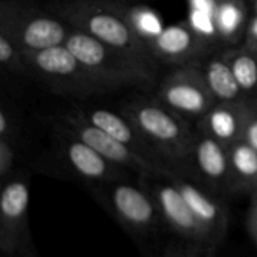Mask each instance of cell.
<instances>
[{"instance_id": "obj_14", "label": "cell", "mask_w": 257, "mask_h": 257, "mask_svg": "<svg viewBox=\"0 0 257 257\" xmlns=\"http://www.w3.org/2000/svg\"><path fill=\"white\" fill-rule=\"evenodd\" d=\"M149 45L157 60L184 66L196 63L205 54L208 41L193 24L179 23L163 27L149 39Z\"/></svg>"}, {"instance_id": "obj_4", "label": "cell", "mask_w": 257, "mask_h": 257, "mask_svg": "<svg viewBox=\"0 0 257 257\" xmlns=\"http://www.w3.org/2000/svg\"><path fill=\"white\" fill-rule=\"evenodd\" d=\"M36 167L47 176H56L59 179L77 182L86 190L122 178L136 176L125 169L107 161L84 142L60 126L56 134L53 148L38 161Z\"/></svg>"}, {"instance_id": "obj_26", "label": "cell", "mask_w": 257, "mask_h": 257, "mask_svg": "<svg viewBox=\"0 0 257 257\" xmlns=\"http://www.w3.org/2000/svg\"><path fill=\"white\" fill-rule=\"evenodd\" d=\"M247 229L251 236V239L256 242L257 245V202L251 200L248 214H247Z\"/></svg>"}, {"instance_id": "obj_13", "label": "cell", "mask_w": 257, "mask_h": 257, "mask_svg": "<svg viewBox=\"0 0 257 257\" xmlns=\"http://www.w3.org/2000/svg\"><path fill=\"white\" fill-rule=\"evenodd\" d=\"M169 175L185 197L197 220L206 227L218 245L226 238L230 224V212L224 200L226 197L203 187L178 170L170 169Z\"/></svg>"}, {"instance_id": "obj_3", "label": "cell", "mask_w": 257, "mask_h": 257, "mask_svg": "<svg viewBox=\"0 0 257 257\" xmlns=\"http://www.w3.org/2000/svg\"><path fill=\"white\" fill-rule=\"evenodd\" d=\"M92 199L134 239L148 241L166 227L140 176H128L87 190Z\"/></svg>"}, {"instance_id": "obj_16", "label": "cell", "mask_w": 257, "mask_h": 257, "mask_svg": "<svg viewBox=\"0 0 257 257\" xmlns=\"http://www.w3.org/2000/svg\"><path fill=\"white\" fill-rule=\"evenodd\" d=\"M81 111L93 125H96L98 128H101L102 131H105L107 134H110L111 137H114L116 140H119L125 146L131 148L133 151H136L142 157L149 158L155 163L164 164L154 154V151L146 143V140L142 137V134L134 126V123L122 111L116 113V111H111L108 108H93L90 111H84V110H81Z\"/></svg>"}, {"instance_id": "obj_28", "label": "cell", "mask_w": 257, "mask_h": 257, "mask_svg": "<svg viewBox=\"0 0 257 257\" xmlns=\"http://www.w3.org/2000/svg\"><path fill=\"white\" fill-rule=\"evenodd\" d=\"M107 2H114V3L126 5V3H137V2H143V0H107Z\"/></svg>"}, {"instance_id": "obj_6", "label": "cell", "mask_w": 257, "mask_h": 257, "mask_svg": "<svg viewBox=\"0 0 257 257\" xmlns=\"http://www.w3.org/2000/svg\"><path fill=\"white\" fill-rule=\"evenodd\" d=\"M69 24L18 0H3L0 5V32L6 33L24 54L65 45Z\"/></svg>"}, {"instance_id": "obj_25", "label": "cell", "mask_w": 257, "mask_h": 257, "mask_svg": "<svg viewBox=\"0 0 257 257\" xmlns=\"http://www.w3.org/2000/svg\"><path fill=\"white\" fill-rule=\"evenodd\" d=\"M242 45H245L247 48H250L251 51L257 53V14L254 12L253 17L248 20L247 23V29L244 33V42Z\"/></svg>"}, {"instance_id": "obj_21", "label": "cell", "mask_w": 257, "mask_h": 257, "mask_svg": "<svg viewBox=\"0 0 257 257\" xmlns=\"http://www.w3.org/2000/svg\"><path fill=\"white\" fill-rule=\"evenodd\" d=\"M0 63L11 72H24L29 69L24 51L3 32H0Z\"/></svg>"}, {"instance_id": "obj_23", "label": "cell", "mask_w": 257, "mask_h": 257, "mask_svg": "<svg viewBox=\"0 0 257 257\" xmlns=\"http://www.w3.org/2000/svg\"><path fill=\"white\" fill-rule=\"evenodd\" d=\"M17 143H12L9 140H2L0 139V179L2 182L8 179L15 170V163H17Z\"/></svg>"}, {"instance_id": "obj_29", "label": "cell", "mask_w": 257, "mask_h": 257, "mask_svg": "<svg viewBox=\"0 0 257 257\" xmlns=\"http://www.w3.org/2000/svg\"><path fill=\"white\" fill-rule=\"evenodd\" d=\"M253 11L257 14V0H253Z\"/></svg>"}, {"instance_id": "obj_31", "label": "cell", "mask_w": 257, "mask_h": 257, "mask_svg": "<svg viewBox=\"0 0 257 257\" xmlns=\"http://www.w3.org/2000/svg\"><path fill=\"white\" fill-rule=\"evenodd\" d=\"M35 257H36V256H35Z\"/></svg>"}, {"instance_id": "obj_10", "label": "cell", "mask_w": 257, "mask_h": 257, "mask_svg": "<svg viewBox=\"0 0 257 257\" xmlns=\"http://www.w3.org/2000/svg\"><path fill=\"white\" fill-rule=\"evenodd\" d=\"M69 134L75 136L81 142H84L87 146H90L93 151H96L101 157H104L107 161L113 163L114 166H119L125 169L126 172L136 175V176H148L152 173L164 172L170 167L155 163L149 158L142 157L131 148L125 146L96 125H93L80 108L69 110L59 125Z\"/></svg>"}, {"instance_id": "obj_5", "label": "cell", "mask_w": 257, "mask_h": 257, "mask_svg": "<svg viewBox=\"0 0 257 257\" xmlns=\"http://www.w3.org/2000/svg\"><path fill=\"white\" fill-rule=\"evenodd\" d=\"M65 45L107 92L120 87H146L154 81L155 68L96 41L84 32L71 27Z\"/></svg>"}, {"instance_id": "obj_27", "label": "cell", "mask_w": 257, "mask_h": 257, "mask_svg": "<svg viewBox=\"0 0 257 257\" xmlns=\"http://www.w3.org/2000/svg\"><path fill=\"white\" fill-rule=\"evenodd\" d=\"M208 250H205L203 253L202 251H197V250H172V251H167L163 257H209L206 256Z\"/></svg>"}, {"instance_id": "obj_24", "label": "cell", "mask_w": 257, "mask_h": 257, "mask_svg": "<svg viewBox=\"0 0 257 257\" xmlns=\"http://www.w3.org/2000/svg\"><path fill=\"white\" fill-rule=\"evenodd\" d=\"M242 140H245L257 151V98L248 96V114Z\"/></svg>"}, {"instance_id": "obj_20", "label": "cell", "mask_w": 257, "mask_h": 257, "mask_svg": "<svg viewBox=\"0 0 257 257\" xmlns=\"http://www.w3.org/2000/svg\"><path fill=\"white\" fill-rule=\"evenodd\" d=\"M235 77L247 96L257 98V53L245 45L233 47L223 51Z\"/></svg>"}, {"instance_id": "obj_1", "label": "cell", "mask_w": 257, "mask_h": 257, "mask_svg": "<svg viewBox=\"0 0 257 257\" xmlns=\"http://www.w3.org/2000/svg\"><path fill=\"white\" fill-rule=\"evenodd\" d=\"M59 15L72 29L119 50L152 68L155 56L146 38L139 33L120 3L107 0H71L59 8Z\"/></svg>"}, {"instance_id": "obj_19", "label": "cell", "mask_w": 257, "mask_h": 257, "mask_svg": "<svg viewBox=\"0 0 257 257\" xmlns=\"http://www.w3.org/2000/svg\"><path fill=\"white\" fill-rule=\"evenodd\" d=\"M245 12L242 0H215L212 11L215 35L227 44H236L247 29Z\"/></svg>"}, {"instance_id": "obj_17", "label": "cell", "mask_w": 257, "mask_h": 257, "mask_svg": "<svg viewBox=\"0 0 257 257\" xmlns=\"http://www.w3.org/2000/svg\"><path fill=\"white\" fill-rule=\"evenodd\" d=\"M200 68L203 71L208 87L217 102L241 101L248 98L239 86L235 72L223 53L211 56L203 65H200Z\"/></svg>"}, {"instance_id": "obj_7", "label": "cell", "mask_w": 257, "mask_h": 257, "mask_svg": "<svg viewBox=\"0 0 257 257\" xmlns=\"http://www.w3.org/2000/svg\"><path fill=\"white\" fill-rule=\"evenodd\" d=\"M30 175L14 172L2 182L0 250L8 257H35L29 227Z\"/></svg>"}, {"instance_id": "obj_15", "label": "cell", "mask_w": 257, "mask_h": 257, "mask_svg": "<svg viewBox=\"0 0 257 257\" xmlns=\"http://www.w3.org/2000/svg\"><path fill=\"white\" fill-rule=\"evenodd\" d=\"M248 114V98L241 101L215 102L196 122V130L230 148L244 137Z\"/></svg>"}, {"instance_id": "obj_18", "label": "cell", "mask_w": 257, "mask_h": 257, "mask_svg": "<svg viewBox=\"0 0 257 257\" xmlns=\"http://www.w3.org/2000/svg\"><path fill=\"white\" fill-rule=\"evenodd\" d=\"M233 194H250L257 190V151L245 140L229 148Z\"/></svg>"}, {"instance_id": "obj_30", "label": "cell", "mask_w": 257, "mask_h": 257, "mask_svg": "<svg viewBox=\"0 0 257 257\" xmlns=\"http://www.w3.org/2000/svg\"><path fill=\"white\" fill-rule=\"evenodd\" d=\"M251 200H254V202H257V190L253 193V196H251Z\"/></svg>"}, {"instance_id": "obj_22", "label": "cell", "mask_w": 257, "mask_h": 257, "mask_svg": "<svg viewBox=\"0 0 257 257\" xmlns=\"http://www.w3.org/2000/svg\"><path fill=\"white\" fill-rule=\"evenodd\" d=\"M18 137H20V122L15 113L12 111V108L3 104L0 108V139L18 145Z\"/></svg>"}, {"instance_id": "obj_2", "label": "cell", "mask_w": 257, "mask_h": 257, "mask_svg": "<svg viewBox=\"0 0 257 257\" xmlns=\"http://www.w3.org/2000/svg\"><path fill=\"white\" fill-rule=\"evenodd\" d=\"M122 113L134 123L154 154L170 169L179 170L188 160L197 130L158 99H136Z\"/></svg>"}, {"instance_id": "obj_12", "label": "cell", "mask_w": 257, "mask_h": 257, "mask_svg": "<svg viewBox=\"0 0 257 257\" xmlns=\"http://www.w3.org/2000/svg\"><path fill=\"white\" fill-rule=\"evenodd\" d=\"M178 172L223 197L233 194L229 148L200 131L187 163Z\"/></svg>"}, {"instance_id": "obj_8", "label": "cell", "mask_w": 257, "mask_h": 257, "mask_svg": "<svg viewBox=\"0 0 257 257\" xmlns=\"http://www.w3.org/2000/svg\"><path fill=\"white\" fill-rule=\"evenodd\" d=\"M26 60L29 69L60 93L87 98L107 92L66 45L27 53Z\"/></svg>"}, {"instance_id": "obj_11", "label": "cell", "mask_w": 257, "mask_h": 257, "mask_svg": "<svg viewBox=\"0 0 257 257\" xmlns=\"http://www.w3.org/2000/svg\"><path fill=\"white\" fill-rule=\"evenodd\" d=\"M157 99L187 120H199L217 102L205 80L200 65H184L167 75Z\"/></svg>"}, {"instance_id": "obj_9", "label": "cell", "mask_w": 257, "mask_h": 257, "mask_svg": "<svg viewBox=\"0 0 257 257\" xmlns=\"http://www.w3.org/2000/svg\"><path fill=\"white\" fill-rule=\"evenodd\" d=\"M169 170L170 169L148 176H140L146 188L151 191L166 227L182 239L202 248L209 250L217 247L211 233L197 220L185 197L172 181Z\"/></svg>"}]
</instances>
